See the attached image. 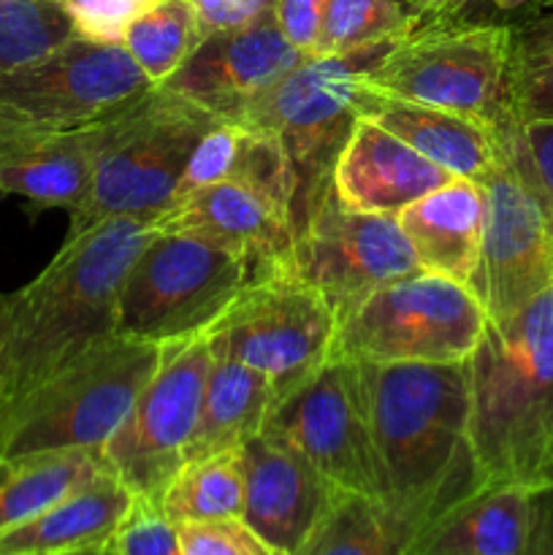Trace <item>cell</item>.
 Returning a JSON list of instances; mask_svg holds the SVG:
<instances>
[{
  "label": "cell",
  "mask_w": 553,
  "mask_h": 555,
  "mask_svg": "<svg viewBox=\"0 0 553 555\" xmlns=\"http://www.w3.org/2000/svg\"><path fill=\"white\" fill-rule=\"evenodd\" d=\"M155 217H112L65 236L47 269L0 296V412L117 334V298Z\"/></svg>",
  "instance_id": "cell-1"
},
{
  "label": "cell",
  "mask_w": 553,
  "mask_h": 555,
  "mask_svg": "<svg viewBox=\"0 0 553 555\" xmlns=\"http://www.w3.org/2000/svg\"><path fill=\"white\" fill-rule=\"evenodd\" d=\"M361 372L380 499L445 518L486 491L470 448L466 361H361Z\"/></svg>",
  "instance_id": "cell-2"
},
{
  "label": "cell",
  "mask_w": 553,
  "mask_h": 555,
  "mask_svg": "<svg viewBox=\"0 0 553 555\" xmlns=\"http://www.w3.org/2000/svg\"><path fill=\"white\" fill-rule=\"evenodd\" d=\"M470 372V448L483 488L553 486V287L488 323Z\"/></svg>",
  "instance_id": "cell-3"
},
{
  "label": "cell",
  "mask_w": 553,
  "mask_h": 555,
  "mask_svg": "<svg viewBox=\"0 0 553 555\" xmlns=\"http://www.w3.org/2000/svg\"><path fill=\"white\" fill-rule=\"evenodd\" d=\"M220 119L168 87H152L92 125V182L70 211L68 236L112 217H160L177 198L195 144Z\"/></svg>",
  "instance_id": "cell-4"
},
{
  "label": "cell",
  "mask_w": 553,
  "mask_h": 555,
  "mask_svg": "<svg viewBox=\"0 0 553 555\" xmlns=\"http://www.w3.org/2000/svg\"><path fill=\"white\" fill-rule=\"evenodd\" d=\"M163 347L114 334L0 412V461L101 453L160 366Z\"/></svg>",
  "instance_id": "cell-5"
},
{
  "label": "cell",
  "mask_w": 553,
  "mask_h": 555,
  "mask_svg": "<svg viewBox=\"0 0 553 555\" xmlns=\"http://www.w3.org/2000/svg\"><path fill=\"white\" fill-rule=\"evenodd\" d=\"M410 36V33H407ZM404 38V36H401ZM401 38L347 54H314L287 70L236 114L244 128L274 133L285 144L298 177L293 222L296 231L320 195L331 188L336 157L361 117V81Z\"/></svg>",
  "instance_id": "cell-6"
},
{
  "label": "cell",
  "mask_w": 553,
  "mask_h": 555,
  "mask_svg": "<svg viewBox=\"0 0 553 555\" xmlns=\"http://www.w3.org/2000/svg\"><path fill=\"white\" fill-rule=\"evenodd\" d=\"M255 280L258 269L244 255L155 228L119 287L117 334L160 347L204 336Z\"/></svg>",
  "instance_id": "cell-7"
},
{
  "label": "cell",
  "mask_w": 553,
  "mask_h": 555,
  "mask_svg": "<svg viewBox=\"0 0 553 555\" xmlns=\"http://www.w3.org/2000/svg\"><path fill=\"white\" fill-rule=\"evenodd\" d=\"M507 54L504 22H426L363 74V90L504 128L515 122Z\"/></svg>",
  "instance_id": "cell-8"
},
{
  "label": "cell",
  "mask_w": 553,
  "mask_h": 555,
  "mask_svg": "<svg viewBox=\"0 0 553 555\" xmlns=\"http://www.w3.org/2000/svg\"><path fill=\"white\" fill-rule=\"evenodd\" d=\"M502 133V157L480 179L483 238L470 291L488 323H502L553 287V211L526 163L520 125Z\"/></svg>",
  "instance_id": "cell-9"
},
{
  "label": "cell",
  "mask_w": 553,
  "mask_h": 555,
  "mask_svg": "<svg viewBox=\"0 0 553 555\" xmlns=\"http://www.w3.org/2000/svg\"><path fill=\"white\" fill-rule=\"evenodd\" d=\"M486 325L470 285L415 271L339 314L334 352L369 363H461Z\"/></svg>",
  "instance_id": "cell-10"
},
{
  "label": "cell",
  "mask_w": 553,
  "mask_h": 555,
  "mask_svg": "<svg viewBox=\"0 0 553 555\" xmlns=\"http://www.w3.org/2000/svg\"><path fill=\"white\" fill-rule=\"evenodd\" d=\"M152 90L123 43L70 36L0 76V130L68 133L112 117Z\"/></svg>",
  "instance_id": "cell-11"
},
{
  "label": "cell",
  "mask_w": 553,
  "mask_h": 555,
  "mask_svg": "<svg viewBox=\"0 0 553 555\" xmlns=\"http://www.w3.org/2000/svg\"><path fill=\"white\" fill-rule=\"evenodd\" d=\"M209 341L215 352L263 374L276 401L334 352L336 312L314 287L276 271L244 287Z\"/></svg>",
  "instance_id": "cell-12"
},
{
  "label": "cell",
  "mask_w": 553,
  "mask_h": 555,
  "mask_svg": "<svg viewBox=\"0 0 553 555\" xmlns=\"http://www.w3.org/2000/svg\"><path fill=\"white\" fill-rule=\"evenodd\" d=\"M260 434L298 450L336 488L380 496L361 361L331 352L301 385L271 404Z\"/></svg>",
  "instance_id": "cell-13"
},
{
  "label": "cell",
  "mask_w": 553,
  "mask_h": 555,
  "mask_svg": "<svg viewBox=\"0 0 553 555\" xmlns=\"http://www.w3.org/2000/svg\"><path fill=\"white\" fill-rule=\"evenodd\" d=\"M215 363L209 334L163 347L160 366L101 448L106 469L136 496L157 499L182 469Z\"/></svg>",
  "instance_id": "cell-14"
},
{
  "label": "cell",
  "mask_w": 553,
  "mask_h": 555,
  "mask_svg": "<svg viewBox=\"0 0 553 555\" xmlns=\"http://www.w3.org/2000/svg\"><path fill=\"white\" fill-rule=\"evenodd\" d=\"M285 271L314 287L339 320L388 282L423 269L394 215L347 209L329 188L298 225Z\"/></svg>",
  "instance_id": "cell-15"
},
{
  "label": "cell",
  "mask_w": 553,
  "mask_h": 555,
  "mask_svg": "<svg viewBox=\"0 0 553 555\" xmlns=\"http://www.w3.org/2000/svg\"><path fill=\"white\" fill-rule=\"evenodd\" d=\"M301 60L304 54L287 41L269 9L247 25L201 38L188 63L163 87L217 117L233 119Z\"/></svg>",
  "instance_id": "cell-16"
},
{
  "label": "cell",
  "mask_w": 553,
  "mask_h": 555,
  "mask_svg": "<svg viewBox=\"0 0 553 555\" xmlns=\"http://www.w3.org/2000/svg\"><path fill=\"white\" fill-rule=\"evenodd\" d=\"M242 520L276 555H296L342 488L320 475L298 450L255 434L242 444Z\"/></svg>",
  "instance_id": "cell-17"
},
{
  "label": "cell",
  "mask_w": 553,
  "mask_h": 555,
  "mask_svg": "<svg viewBox=\"0 0 553 555\" xmlns=\"http://www.w3.org/2000/svg\"><path fill=\"white\" fill-rule=\"evenodd\" d=\"M155 228L195 233L244 255L258 269V280L285 271L296 238L291 215L239 179L182 195L155 217Z\"/></svg>",
  "instance_id": "cell-18"
},
{
  "label": "cell",
  "mask_w": 553,
  "mask_h": 555,
  "mask_svg": "<svg viewBox=\"0 0 553 555\" xmlns=\"http://www.w3.org/2000/svg\"><path fill=\"white\" fill-rule=\"evenodd\" d=\"M450 179L453 173L417 155L372 117H358L336 157L331 188L347 209L396 217Z\"/></svg>",
  "instance_id": "cell-19"
},
{
  "label": "cell",
  "mask_w": 553,
  "mask_h": 555,
  "mask_svg": "<svg viewBox=\"0 0 553 555\" xmlns=\"http://www.w3.org/2000/svg\"><path fill=\"white\" fill-rule=\"evenodd\" d=\"M92 163V125L68 133L0 130V195H20L33 215H70L90 190Z\"/></svg>",
  "instance_id": "cell-20"
},
{
  "label": "cell",
  "mask_w": 553,
  "mask_h": 555,
  "mask_svg": "<svg viewBox=\"0 0 553 555\" xmlns=\"http://www.w3.org/2000/svg\"><path fill=\"white\" fill-rule=\"evenodd\" d=\"M361 117H372L453 177L480 182L502 157V133L480 119L372 95L361 81Z\"/></svg>",
  "instance_id": "cell-21"
},
{
  "label": "cell",
  "mask_w": 553,
  "mask_h": 555,
  "mask_svg": "<svg viewBox=\"0 0 553 555\" xmlns=\"http://www.w3.org/2000/svg\"><path fill=\"white\" fill-rule=\"evenodd\" d=\"M133 491L103 472L63 502L0 534V555H108Z\"/></svg>",
  "instance_id": "cell-22"
},
{
  "label": "cell",
  "mask_w": 553,
  "mask_h": 555,
  "mask_svg": "<svg viewBox=\"0 0 553 555\" xmlns=\"http://www.w3.org/2000/svg\"><path fill=\"white\" fill-rule=\"evenodd\" d=\"M423 271L470 285L483 238V193L472 179L453 177L396 215Z\"/></svg>",
  "instance_id": "cell-23"
},
{
  "label": "cell",
  "mask_w": 553,
  "mask_h": 555,
  "mask_svg": "<svg viewBox=\"0 0 553 555\" xmlns=\"http://www.w3.org/2000/svg\"><path fill=\"white\" fill-rule=\"evenodd\" d=\"M442 515L339 491L296 555H421Z\"/></svg>",
  "instance_id": "cell-24"
},
{
  "label": "cell",
  "mask_w": 553,
  "mask_h": 555,
  "mask_svg": "<svg viewBox=\"0 0 553 555\" xmlns=\"http://www.w3.org/2000/svg\"><path fill=\"white\" fill-rule=\"evenodd\" d=\"M271 404L274 390L263 374L215 352L184 464L242 448L247 439L260 434Z\"/></svg>",
  "instance_id": "cell-25"
},
{
  "label": "cell",
  "mask_w": 553,
  "mask_h": 555,
  "mask_svg": "<svg viewBox=\"0 0 553 555\" xmlns=\"http://www.w3.org/2000/svg\"><path fill=\"white\" fill-rule=\"evenodd\" d=\"M531 502L535 493L526 488H486L445 515L421 555H520Z\"/></svg>",
  "instance_id": "cell-26"
},
{
  "label": "cell",
  "mask_w": 553,
  "mask_h": 555,
  "mask_svg": "<svg viewBox=\"0 0 553 555\" xmlns=\"http://www.w3.org/2000/svg\"><path fill=\"white\" fill-rule=\"evenodd\" d=\"M103 472L101 453L90 450L0 461V534L47 513Z\"/></svg>",
  "instance_id": "cell-27"
},
{
  "label": "cell",
  "mask_w": 553,
  "mask_h": 555,
  "mask_svg": "<svg viewBox=\"0 0 553 555\" xmlns=\"http://www.w3.org/2000/svg\"><path fill=\"white\" fill-rule=\"evenodd\" d=\"M160 507L173 524L242 518L244 464L242 448L182 464L160 496Z\"/></svg>",
  "instance_id": "cell-28"
},
{
  "label": "cell",
  "mask_w": 553,
  "mask_h": 555,
  "mask_svg": "<svg viewBox=\"0 0 553 555\" xmlns=\"http://www.w3.org/2000/svg\"><path fill=\"white\" fill-rule=\"evenodd\" d=\"M507 98L518 125L553 122V11L510 22Z\"/></svg>",
  "instance_id": "cell-29"
},
{
  "label": "cell",
  "mask_w": 553,
  "mask_h": 555,
  "mask_svg": "<svg viewBox=\"0 0 553 555\" xmlns=\"http://www.w3.org/2000/svg\"><path fill=\"white\" fill-rule=\"evenodd\" d=\"M198 11L193 0H152L128 27L123 47L152 87H163L201 43Z\"/></svg>",
  "instance_id": "cell-30"
},
{
  "label": "cell",
  "mask_w": 553,
  "mask_h": 555,
  "mask_svg": "<svg viewBox=\"0 0 553 555\" xmlns=\"http://www.w3.org/2000/svg\"><path fill=\"white\" fill-rule=\"evenodd\" d=\"M417 22L399 0H329L314 54H347L372 43L401 38Z\"/></svg>",
  "instance_id": "cell-31"
},
{
  "label": "cell",
  "mask_w": 553,
  "mask_h": 555,
  "mask_svg": "<svg viewBox=\"0 0 553 555\" xmlns=\"http://www.w3.org/2000/svg\"><path fill=\"white\" fill-rule=\"evenodd\" d=\"M74 36L60 0H0V76Z\"/></svg>",
  "instance_id": "cell-32"
},
{
  "label": "cell",
  "mask_w": 553,
  "mask_h": 555,
  "mask_svg": "<svg viewBox=\"0 0 553 555\" xmlns=\"http://www.w3.org/2000/svg\"><path fill=\"white\" fill-rule=\"evenodd\" d=\"M231 179H239L247 188H253L255 193L263 195L266 201H271L276 209L291 215L293 220L298 177L285 144L274 133L244 128V139L242 146H239L236 166H233Z\"/></svg>",
  "instance_id": "cell-33"
},
{
  "label": "cell",
  "mask_w": 553,
  "mask_h": 555,
  "mask_svg": "<svg viewBox=\"0 0 553 555\" xmlns=\"http://www.w3.org/2000/svg\"><path fill=\"white\" fill-rule=\"evenodd\" d=\"M108 555H182L179 526L163 513L157 499L136 496L119 520Z\"/></svg>",
  "instance_id": "cell-34"
},
{
  "label": "cell",
  "mask_w": 553,
  "mask_h": 555,
  "mask_svg": "<svg viewBox=\"0 0 553 555\" xmlns=\"http://www.w3.org/2000/svg\"><path fill=\"white\" fill-rule=\"evenodd\" d=\"M242 139L244 125H239L236 119H220L215 128L206 130L198 144H195L188 166H184L182 179H179L177 198L193 193V190L209 188V184L231 179Z\"/></svg>",
  "instance_id": "cell-35"
},
{
  "label": "cell",
  "mask_w": 553,
  "mask_h": 555,
  "mask_svg": "<svg viewBox=\"0 0 553 555\" xmlns=\"http://www.w3.org/2000/svg\"><path fill=\"white\" fill-rule=\"evenodd\" d=\"M152 0H60L74 33L101 43H123L128 27Z\"/></svg>",
  "instance_id": "cell-36"
},
{
  "label": "cell",
  "mask_w": 553,
  "mask_h": 555,
  "mask_svg": "<svg viewBox=\"0 0 553 555\" xmlns=\"http://www.w3.org/2000/svg\"><path fill=\"white\" fill-rule=\"evenodd\" d=\"M182 555H276L242 518L179 524Z\"/></svg>",
  "instance_id": "cell-37"
},
{
  "label": "cell",
  "mask_w": 553,
  "mask_h": 555,
  "mask_svg": "<svg viewBox=\"0 0 553 555\" xmlns=\"http://www.w3.org/2000/svg\"><path fill=\"white\" fill-rule=\"evenodd\" d=\"M325 5L329 0H276L274 3V16L282 33L304 57H314Z\"/></svg>",
  "instance_id": "cell-38"
},
{
  "label": "cell",
  "mask_w": 553,
  "mask_h": 555,
  "mask_svg": "<svg viewBox=\"0 0 553 555\" xmlns=\"http://www.w3.org/2000/svg\"><path fill=\"white\" fill-rule=\"evenodd\" d=\"M274 3L276 0H193L204 36L247 25L263 11L274 9Z\"/></svg>",
  "instance_id": "cell-39"
},
{
  "label": "cell",
  "mask_w": 553,
  "mask_h": 555,
  "mask_svg": "<svg viewBox=\"0 0 553 555\" xmlns=\"http://www.w3.org/2000/svg\"><path fill=\"white\" fill-rule=\"evenodd\" d=\"M520 141L531 177L553 211V122L520 125Z\"/></svg>",
  "instance_id": "cell-40"
},
{
  "label": "cell",
  "mask_w": 553,
  "mask_h": 555,
  "mask_svg": "<svg viewBox=\"0 0 553 555\" xmlns=\"http://www.w3.org/2000/svg\"><path fill=\"white\" fill-rule=\"evenodd\" d=\"M531 14V0H450L434 22H510Z\"/></svg>",
  "instance_id": "cell-41"
},
{
  "label": "cell",
  "mask_w": 553,
  "mask_h": 555,
  "mask_svg": "<svg viewBox=\"0 0 553 555\" xmlns=\"http://www.w3.org/2000/svg\"><path fill=\"white\" fill-rule=\"evenodd\" d=\"M520 555H553V486L535 493L529 537Z\"/></svg>",
  "instance_id": "cell-42"
},
{
  "label": "cell",
  "mask_w": 553,
  "mask_h": 555,
  "mask_svg": "<svg viewBox=\"0 0 553 555\" xmlns=\"http://www.w3.org/2000/svg\"><path fill=\"white\" fill-rule=\"evenodd\" d=\"M450 0H407V11H410L412 20L417 22V27L426 25V22H434L445 11Z\"/></svg>",
  "instance_id": "cell-43"
},
{
  "label": "cell",
  "mask_w": 553,
  "mask_h": 555,
  "mask_svg": "<svg viewBox=\"0 0 553 555\" xmlns=\"http://www.w3.org/2000/svg\"><path fill=\"white\" fill-rule=\"evenodd\" d=\"M535 11H553V0H531V14Z\"/></svg>",
  "instance_id": "cell-44"
}]
</instances>
